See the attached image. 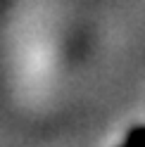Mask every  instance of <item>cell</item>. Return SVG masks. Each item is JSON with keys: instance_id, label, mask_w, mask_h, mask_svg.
<instances>
[{"instance_id": "6da1fadb", "label": "cell", "mask_w": 145, "mask_h": 147, "mask_svg": "<svg viewBox=\"0 0 145 147\" xmlns=\"http://www.w3.org/2000/svg\"><path fill=\"white\" fill-rule=\"evenodd\" d=\"M69 69L71 33L60 0H17L0 29V76L12 102L29 112L52 107Z\"/></svg>"}]
</instances>
